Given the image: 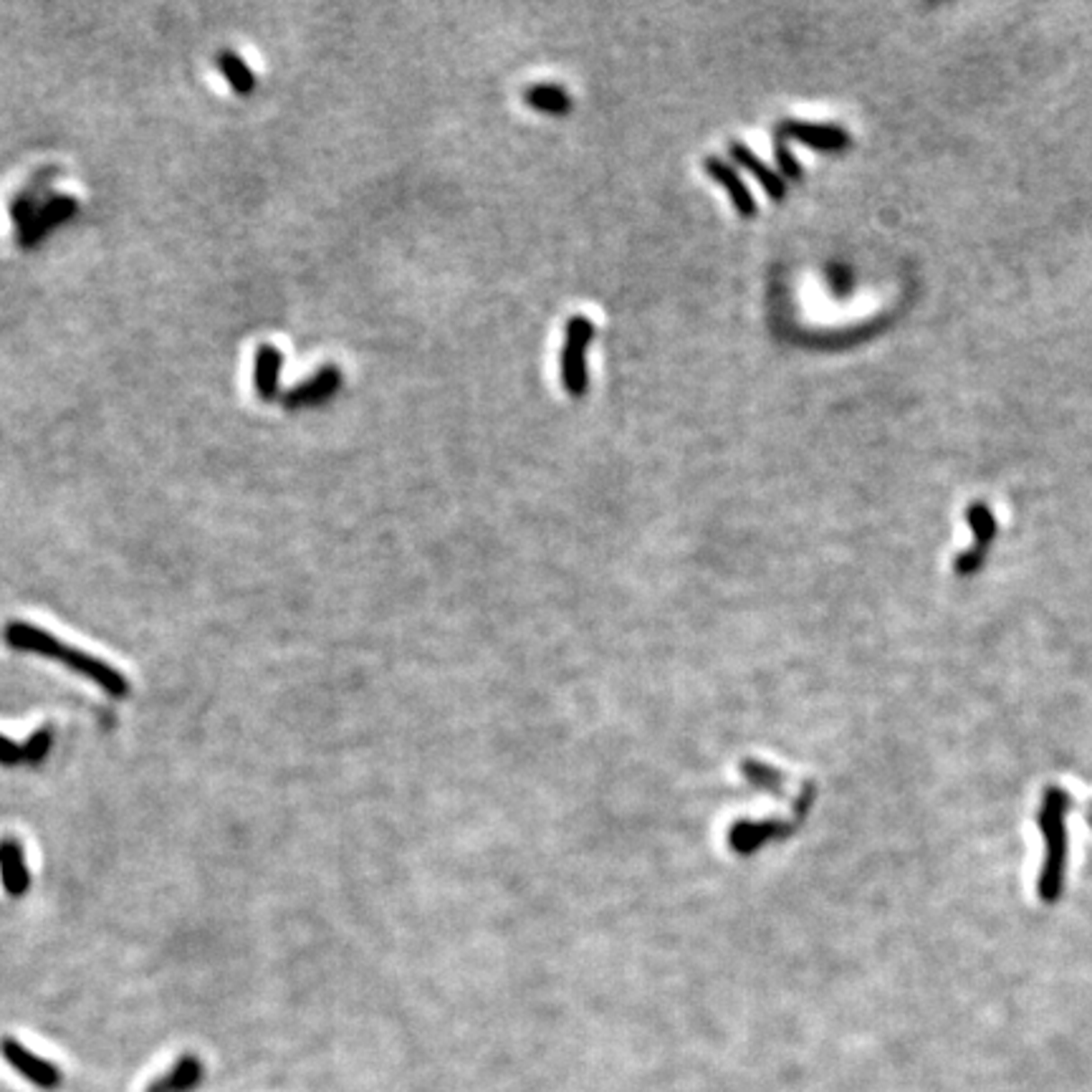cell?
Listing matches in <instances>:
<instances>
[{
	"instance_id": "cell-14",
	"label": "cell",
	"mask_w": 1092,
	"mask_h": 1092,
	"mask_svg": "<svg viewBox=\"0 0 1092 1092\" xmlns=\"http://www.w3.org/2000/svg\"><path fill=\"white\" fill-rule=\"evenodd\" d=\"M741 776H744L747 782H751L754 786L764 789V792H772V794H776V797H784L786 794L784 774H779L776 769H772V766L761 764V761H754V759L741 761Z\"/></svg>"
},
{
	"instance_id": "cell-19",
	"label": "cell",
	"mask_w": 1092,
	"mask_h": 1092,
	"mask_svg": "<svg viewBox=\"0 0 1092 1092\" xmlns=\"http://www.w3.org/2000/svg\"><path fill=\"white\" fill-rule=\"evenodd\" d=\"M0 764L3 766L23 764V747H18L8 736H0Z\"/></svg>"
},
{
	"instance_id": "cell-10",
	"label": "cell",
	"mask_w": 1092,
	"mask_h": 1092,
	"mask_svg": "<svg viewBox=\"0 0 1092 1092\" xmlns=\"http://www.w3.org/2000/svg\"><path fill=\"white\" fill-rule=\"evenodd\" d=\"M729 155H731L733 162H738L741 167H747L748 173L754 175L756 180L761 183V187L772 195L774 201H782L786 195V183L779 177V175L774 173L772 167L766 165V162H761V157L754 152V149H748L744 142H731L729 145Z\"/></svg>"
},
{
	"instance_id": "cell-5",
	"label": "cell",
	"mask_w": 1092,
	"mask_h": 1092,
	"mask_svg": "<svg viewBox=\"0 0 1092 1092\" xmlns=\"http://www.w3.org/2000/svg\"><path fill=\"white\" fill-rule=\"evenodd\" d=\"M776 137L779 139H797L801 145H810L814 149H825V152H837L850 145V137L845 130L832 127V124H810V121H789L784 120L776 127Z\"/></svg>"
},
{
	"instance_id": "cell-17",
	"label": "cell",
	"mask_w": 1092,
	"mask_h": 1092,
	"mask_svg": "<svg viewBox=\"0 0 1092 1092\" xmlns=\"http://www.w3.org/2000/svg\"><path fill=\"white\" fill-rule=\"evenodd\" d=\"M51 741H54L51 729H39V731L33 733L26 744H23V764H40V761L49 756Z\"/></svg>"
},
{
	"instance_id": "cell-12",
	"label": "cell",
	"mask_w": 1092,
	"mask_h": 1092,
	"mask_svg": "<svg viewBox=\"0 0 1092 1092\" xmlns=\"http://www.w3.org/2000/svg\"><path fill=\"white\" fill-rule=\"evenodd\" d=\"M281 364H283V357H281V352L276 349V346L264 345L261 349H258V354H255L254 380H255V389H258V395H261L264 400L276 398Z\"/></svg>"
},
{
	"instance_id": "cell-20",
	"label": "cell",
	"mask_w": 1092,
	"mask_h": 1092,
	"mask_svg": "<svg viewBox=\"0 0 1092 1092\" xmlns=\"http://www.w3.org/2000/svg\"><path fill=\"white\" fill-rule=\"evenodd\" d=\"M1090 822H1092V807H1090Z\"/></svg>"
},
{
	"instance_id": "cell-11",
	"label": "cell",
	"mask_w": 1092,
	"mask_h": 1092,
	"mask_svg": "<svg viewBox=\"0 0 1092 1092\" xmlns=\"http://www.w3.org/2000/svg\"><path fill=\"white\" fill-rule=\"evenodd\" d=\"M202 1079V1062L195 1054H185L173 1065V1070L157 1078L147 1092H190Z\"/></svg>"
},
{
	"instance_id": "cell-1",
	"label": "cell",
	"mask_w": 1092,
	"mask_h": 1092,
	"mask_svg": "<svg viewBox=\"0 0 1092 1092\" xmlns=\"http://www.w3.org/2000/svg\"><path fill=\"white\" fill-rule=\"evenodd\" d=\"M3 638H5V642H8L13 650L39 653L43 655V658H51V660L64 663V666L71 667L74 673H81V676L94 680L102 691H107L109 695H114V698H127V695H130V680L124 678L120 670H114L109 663L94 658V655L74 650L71 645L56 640L54 635L46 632V630H39V627L28 625V622H8L5 630H3Z\"/></svg>"
},
{
	"instance_id": "cell-18",
	"label": "cell",
	"mask_w": 1092,
	"mask_h": 1092,
	"mask_svg": "<svg viewBox=\"0 0 1092 1092\" xmlns=\"http://www.w3.org/2000/svg\"><path fill=\"white\" fill-rule=\"evenodd\" d=\"M774 152H776V162H779L782 173H784L789 180H797V177L801 175V167H800V162H797V157H794V155L786 149V139H779V137H776Z\"/></svg>"
},
{
	"instance_id": "cell-7",
	"label": "cell",
	"mask_w": 1092,
	"mask_h": 1092,
	"mask_svg": "<svg viewBox=\"0 0 1092 1092\" xmlns=\"http://www.w3.org/2000/svg\"><path fill=\"white\" fill-rule=\"evenodd\" d=\"M703 167H706V173L731 195L736 213L744 215V218H754V215H756V202H754L751 190H748L747 183L738 177V173L733 170L729 162L719 160V157H706V160H703Z\"/></svg>"
},
{
	"instance_id": "cell-9",
	"label": "cell",
	"mask_w": 1092,
	"mask_h": 1092,
	"mask_svg": "<svg viewBox=\"0 0 1092 1092\" xmlns=\"http://www.w3.org/2000/svg\"><path fill=\"white\" fill-rule=\"evenodd\" d=\"M339 385H342V372L336 367H324L309 382L293 387L291 392L286 395V405L289 407H301V405H317V402L329 400L334 392L339 389Z\"/></svg>"
},
{
	"instance_id": "cell-8",
	"label": "cell",
	"mask_w": 1092,
	"mask_h": 1092,
	"mask_svg": "<svg viewBox=\"0 0 1092 1092\" xmlns=\"http://www.w3.org/2000/svg\"><path fill=\"white\" fill-rule=\"evenodd\" d=\"M786 835H792V825H784V822H738V825H733L729 842L736 853L748 855L756 853V847H761L764 842L786 837Z\"/></svg>"
},
{
	"instance_id": "cell-6",
	"label": "cell",
	"mask_w": 1092,
	"mask_h": 1092,
	"mask_svg": "<svg viewBox=\"0 0 1092 1092\" xmlns=\"http://www.w3.org/2000/svg\"><path fill=\"white\" fill-rule=\"evenodd\" d=\"M0 880H3L5 892L13 898L26 895L28 885H31L26 853H23V845L15 837L0 839Z\"/></svg>"
},
{
	"instance_id": "cell-15",
	"label": "cell",
	"mask_w": 1092,
	"mask_h": 1092,
	"mask_svg": "<svg viewBox=\"0 0 1092 1092\" xmlns=\"http://www.w3.org/2000/svg\"><path fill=\"white\" fill-rule=\"evenodd\" d=\"M218 67H220V71L226 74V79L230 81V86H233L236 92L238 94L254 92V86H255L254 71L243 64V58H240V56L226 51V54L218 56Z\"/></svg>"
},
{
	"instance_id": "cell-3",
	"label": "cell",
	"mask_w": 1092,
	"mask_h": 1092,
	"mask_svg": "<svg viewBox=\"0 0 1092 1092\" xmlns=\"http://www.w3.org/2000/svg\"><path fill=\"white\" fill-rule=\"evenodd\" d=\"M595 339V324L586 317H572L567 321L564 334V349H561V385L572 395L582 398L589 387V370H586V349Z\"/></svg>"
},
{
	"instance_id": "cell-2",
	"label": "cell",
	"mask_w": 1092,
	"mask_h": 1092,
	"mask_svg": "<svg viewBox=\"0 0 1092 1092\" xmlns=\"http://www.w3.org/2000/svg\"><path fill=\"white\" fill-rule=\"evenodd\" d=\"M1070 800L1062 789H1047L1044 794V804L1039 812V825L1044 832V842H1047V860H1044V870L1039 878V895L1044 900H1057V895L1062 891V870H1065V819Z\"/></svg>"
},
{
	"instance_id": "cell-4",
	"label": "cell",
	"mask_w": 1092,
	"mask_h": 1092,
	"mask_svg": "<svg viewBox=\"0 0 1092 1092\" xmlns=\"http://www.w3.org/2000/svg\"><path fill=\"white\" fill-rule=\"evenodd\" d=\"M0 1054L5 1057V1062L13 1067L21 1078H26L28 1082H33L36 1088H43V1090H56V1088L64 1082V1078H61V1070H58L54 1062H49V1060H43V1057H36V1054L31 1052L28 1047H23L18 1039H13V1037L0 1039Z\"/></svg>"
},
{
	"instance_id": "cell-13",
	"label": "cell",
	"mask_w": 1092,
	"mask_h": 1092,
	"mask_svg": "<svg viewBox=\"0 0 1092 1092\" xmlns=\"http://www.w3.org/2000/svg\"><path fill=\"white\" fill-rule=\"evenodd\" d=\"M524 102L536 112H544V114H569L572 112V96L559 86H554V84L529 86L524 92Z\"/></svg>"
},
{
	"instance_id": "cell-16",
	"label": "cell",
	"mask_w": 1092,
	"mask_h": 1092,
	"mask_svg": "<svg viewBox=\"0 0 1092 1092\" xmlns=\"http://www.w3.org/2000/svg\"><path fill=\"white\" fill-rule=\"evenodd\" d=\"M966 519L971 524L973 536H976V546H973V549H979V551H984L986 554V544L997 536V519H994V514L986 508V504H973V506H969V511H966Z\"/></svg>"
}]
</instances>
